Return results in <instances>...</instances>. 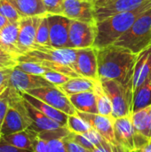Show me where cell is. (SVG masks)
I'll return each mask as SVG.
<instances>
[{
    "instance_id": "e575fe53",
    "label": "cell",
    "mask_w": 151,
    "mask_h": 152,
    "mask_svg": "<svg viewBox=\"0 0 151 152\" xmlns=\"http://www.w3.org/2000/svg\"><path fill=\"white\" fill-rule=\"evenodd\" d=\"M43 77L48 82H50L53 86H61L71 78L70 77L65 74H62L61 72H57L54 70H50V71L45 72L43 75Z\"/></svg>"
},
{
    "instance_id": "484cf974",
    "label": "cell",
    "mask_w": 151,
    "mask_h": 152,
    "mask_svg": "<svg viewBox=\"0 0 151 152\" xmlns=\"http://www.w3.org/2000/svg\"><path fill=\"white\" fill-rule=\"evenodd\" d=\"M150 106L140 110L132 114V121L135 133L142 134L150 140Z\"/></svg>"
},
{
    "instance_id": "9a60e30c",
    "label": "cell",
    "mask_w": 151,
    "mask_h": 152,
    "mask_svg": "<svg viewBox=\"0 0 151 152\" xmlns=\"http://www.w3.org/2000/svg\"><path fill=\"white\" fill-rule=\"evenodd\" d=\"M77 115L81 118H83L85 121H86L91 126L92 128L97 131L107 141L110 142L116 146H120L115 137L113 118L102 116L100 114L84 113V112H79V111H77Z\"/></svg>"
},
{
    "instance_id": "f907efd6",
    "label": "cell",
    "mask_w": 151,
    "mask_h": 152,
    "mask_svg": "<svg viewBox=\"0 0 151 152\" xmlns=\"http://www.w3.org/2000/svg\"><path fill=\"white\" fill-rule=\"evenodd\" d=\"M90 1H92V2H95V1H97V0H90Z\"/></svg>"
},
{
    "instance_id": "f546056e",
    "label": "cell",
    "mask_w": 151,
    "mask_h": 152,
    "mask_svg": "<svg viewBox=\"0 0 151 152\" xmlns=\"http://www.w3.org/2000/svg\"><path fill=\"white\" fill-rule=\"evenodd\" d=\"M36 45H42V46H51L50 29H49V21H48L47 14L43 15L41 18L36 31Z\"/></svg>"
},
{
    "instance_id": "74e56055",
    "label": "cell",
    "mask_w": 151,
    "mask_h": 152,
    "mask_svg": "<svg viewBox=\"0 0 151 152\" xmlns=\"http://www.w3.org/2000/svg\"><path fill=\"white\" fill-rule=\"evenodd\" d=\"M9 107V86H7L0 94V129L4 122Z\"/></svg>"
},
{
    "instance_id": "8d00e7d4",
    "label": "cell",
    "mask_w": 151,
    "mask_h": 152,
    "mask_svg": "<svg viewBox=\"0 0 151 152\" xmlns=\"http://www.w3.org/2000/svg\"><path fill=\"white\" fill-rule=\"evenodd\" d=\"M47 14L63 15V0H43Z\"/></svg>"
},
{
    "instance_id": "bcb514c9",
    "label": "cell",
    "mask_w": 151,
    "mask_h": 152,
    "mask_svg": "<svg viewBox=\"0 0 151 152\" xmlns=\"http://www.w3.org/2000/svg\"><path fill=\"white\" fill-rule=\"evenodd\" d=\"M150 134H151V105H150ZM151 140V138H150Z\"/></svg>"
},
{
    "instance_id": "d6986e66",
    "label": "cell",
    "mask_w": 151,
    "mask_h": 152,
    "mask_svg": "<svg viewBox=\"0 0 151 152\" xmlns=\"http://www.w3.org/2000/svg\"><path fill=\"white\" fill-rule=\"evenodd\" d=\"M18 37L19 21L10 22L6 27L0 30V46L19 57L24 53L18 43Z\"/></svg>"
},
{
    "instance_id": "5b68a950",
    "label": "cell",
    "mask_w": 151,
    "mask_h": 152,
    "mask_svg": "<svg viewBox=\"0 0 151 152\" xmlns=\"http://www.w3.org/2000/svg\"><path fill=\"white\" fill-rule=\"evenodd\" d=\"M102 88L110 99L113 111L112 118H117L133 114V90L125 87L117 81L111 79H100Z\"/></svg>"
},
{
    "instance_id": "7a4b0ae2",
    "label": "cell",
    "mask_w": 151,
    "mask_h": 152,
    "mask_svg": "<svg viewBox=\"0 0 151 152\" xmlns=\"http://www.w3.org/2000/svg\"><path fill=\"white\" fill-rule=\"evenodd\" d=\"M150 8L151 0H149L133 10L119 12L101 21H96L97 34L93 47L101 49L113 45L133 26L142 13Z\"/></svg>"
},
{
    "instance_id": "836d02e7",
    "label": "cell",
    "mask_w": 151,
    "mask_h": 152,
    "mask_svg": "<svg viewBox=\"0 0 151 152\" xmlns=\"http://www.w3.org/2000/svg\"><path fill=\"white\" fill-rule=\"evenodd\" d=\"M19 63L18 56L0 46V69H13Z\"/></svg>"
},
{
    "instance_id": "52a82bcc",
    "label": "cell",
    "mask_w": 151,
    "mask_h": 152,
    "mask_svg": "<svg viewBox=\"0 0 151 152\" xmlns=\"http://www.w3.org/2000/svg\"><path fill=\"white\" fill-rule=\"evenodd\" d=\"M26 93L43 101L44 102L49 104L56 110L66 113L69 116L77 114V111L72 105L69 97L58 86H44L36 89H32Z\"/></svg>"
},
{
    "instance_id": "6da1fadb",
    "label": "cell",
    "mask_w": 151,
    "mask_h": 152,
    "mask_svg": "<svg viewBox=\"0 0 151 152\" xmlns=\"http://www.w3.org/2000/svg\"><path fill=\"white\" fill-rule=\"evenodd\" d=\"M136 58L137 54L116 45L97 49L99 78L115 80L133 88Z\"/></svg>"
},
{
    "instance_id": "5bb4252c",
    "label": "cell",
    "mask_w": 151,
    "mask_h": 152,
    "mask_svg": "<svg viewBox=\"0 0 151 152\" xmlns=\"http://www.w3.org/2000/svg\"><path fill=\"white\" fill-rule=\"evenodd\" d=\"M113 126L115 137L119 145L126 152H134L135 131L132 121V115L114 118Z\"/></svg>"
},
{
    "instance_id": "83f0119b",
    "label": "cell",
    "mask_w": 151,
    "mask_h": 152,
    "mask_svg": "<svg viewBox=\"0 0 151 152\" xmlns=\"http://www.w3.org/2000/svg\"><path fill=\"white\" fill-rule=\"evenodd\" d=\"M86 136L95 146L96 149L101 152H126L123 147L116 146L110 142L107 141L104 137H102L97 131L91 127V129L84 134Z\"/></svg>"
},
{
    "instance_id": "8992f818",
    "label": "cell",
    "mask_w": 151,
    "mask_h": 152,
    "mask_svg": "<svg viewBox=\"0 0 151 152\" xmlns=\"http://www.w3.org/2000/svg\"><path fill=\"white\" fill-rule=\"evenodd\" d=\"M76 57L77 49L74 48H53L52 46H42L36 45L32 50L20 55L18 57V61L19 62L46 61L69 66L74 69Z\"/></svg>"
},
{
    "instance_id": "60d3db41",
    "label": "cell",
    "mask_w": 151,
    "mask_h": 152,
    "mask_svg": "<svg viewBox=\"0 0 151 152\" xmlns=\"http://www.w3.org/2000/svg\"><path fill=\"white\" fill-rule=\"evenodd\" d=\"M12 69H0V89L4 86H8L9 78L11 77Z\"/></svg>"
},
{
    "instance_id": "1f68e13d",
    "label": "cell",
    "mask_w": 151,
    "mask_h": 152,
    "mask_svg": "<svg viewBox=\"0 0 151 152\" xmlns=\"http://www.w3.org/2000/svg\"><path fill=\"white\" fill-rule=\"evenodd\" d=\"M24 72L29 73V74H33V75H38V76H43L45 72L50 71L51 69H49L46 67L42 66L39 63L36 62H33V61H22V62H19L18 65L15 67Z\"/></svg>"
},
{
    "instance_id": "ac0fdd59",
    "label": "cell",
    "mask_w": 151,
    "mask_h": 152,
    "mask_svg": "<svg viewBox=\"0 0 151 152\" xmlns=\"http://www.w3.org/2000/svg\"><path fill=\"white\" fill-rule=\"evenodd\" d=\"M149 0H117L108 5L95 9V20L101 21L114 14L133 10Z\"/></svg>"
},
{
    "instance_id": "3957f363",
    "label": "cell",
    "mask_w": 151,
    "mask_h": 152,
    "mask_svg": "<svg viewBox=\"0 0 151 152\" xmlns=\"http://www.w3.org/2000/svg\"><path fill=\"white\" fill-rule=\"evenodd\" d=\"M113 45L138 54L151 45V8L142 13L133 26Z\"/></svg>"
},
{
    "instance_id": "e0dca14e",
    "label": "cell",
    "mask_w": 151,
    "mask_h": 152,
    "mask_svg": "<svg viewBox=\"0 0 151 152\" xmlns=\"http://www.w3.org/2000/svg\"><path fill=\"white\" fill-rule=\"evenodd\" d=\"M24 101H25V106L28 110V117H29L30 122H31L29 129H31L36 133H42V132L51 131V130L58 129L60 127H63L61 124H59L58 122L48 118L44 113H42L40 110L36 109L29 102H28L25 99H24Z\"/></svg>"
},
{
    "instance_id": "b9f144b4",
    "label": "cell",
    "mask_w": 151,
    "mask_h": 152,
    "mask_svg": "<svg viewBox=\"0 0 151 152\" xmlns=\"http://www.w3.org/2000/svg\"><path fill=\"white\" fill-rule=\"evenodd\" d=\"M66 144H67V148H68L69 152H92L81 147L80 145L75 143L74 142L69 140L68 137H66Z\"/></svg>"
},
{
    "instance_id": "603a6c76",
    "label": "cell",
    "mask_w": 151,
    "mask_h": 152,
    "mask_svg": "<svg viewBox=\"0 0 151 152\" xmlns=\"http://www.w3.org/2000/svg\"><path fill=\"white\" fill-rule=\"evenodd\" d=\"M13 4L21 18L47 14L43 0H8Z\"/></svg>"
},
{
    "instance_id": "c3c4849f",
    "label": "cell",
    "mask_w": 151,
    "mask_h": 152,
    "mask_svg": "<svg viewBox=\"0 0 151 152\" xmlns=\"http://www.w3.org/2000/svg\"><path fill=\"white\" fill-rule=\"evenodd\" d=\"M93 152H101V151H99L98 149H95V150H94Z\"/></svg>"
},
{
    "instance_id": "ee69618b",
    "label": "cell",
    "mask_w": 151,
    "mask_h": 152,
    "mask_svg": "<svg viewBox=\"0 0 151 152\" xmlns=\"http://www.w3.org/2000/svg\"><path fill=\"white\" fill-rule=\"evenodd\" d=\"M9 23H10L9 20H8L6 17H4V16H3L2 14H0V30H2V29H3L4 27H6Z\"/></svg>"
},
{
    "instance_id": "cb8c5ba5",
    "label": "cell",
    "mask_w": 151,
    "mask_h": 152,
    "mask_svg": "<svg viewBox=\"0 0 151 152\" xmlns=\"http://www.w3.org/2000/svg\"><path fill=\"white\" fill-rule=\"evenodd\" d=\"M97 81L98 80H93L84 77H71L68 82L58 87L68 96H70L84 92L94 91Z\"/></svg>"
},
{
    "instance_id": "4dcf8cb0",
    "label": "cell",
    "mask_w": 151,
    "mask_h": 152,
    "mask_svg": "<svg viewBox=\"0 0 151 152\" xmlns=\"http://www.w3.org/2000/svg\"><path fill=\"white\" fill-rule=\"evenodd\" d=\"M66 127L70 133L79 134H85L91 129V126L83 118H81L77 114L69 116Z\"/></svg>"
},
{
    "instance_id": "4316f807",
    "label": "cell",
    "mask_w": 151,
    "mask_h": 152,
    "mask_svg": "<svg viewBox=\"0 0 151 152\" xmlns=\"http://www.w3.org/2000/svg\"><path fill=\"white\" fill-rule=\"evenodd\" d=\"M151 105V75L133 93V113Z\"/></svg>"
},
{
    "instance_id": "30bf717a",
    "label": "cell",
    "mask_w": 151,
    "mask_h": 152,
    "mask_svg": "<svg viewBox=\"0 0 151 152\" xmlns=\"http://www.w3.org/2000/svg\"><path fill=\"white\" fill-rule=\"evenodd\" d=\"M47 17L51 46L53 48H68L71 20L60 14H47Z\"/></svg>"
},
{
    "instance_id": "44dd1931",
    "label": "cell",
    "mask_w": 151,
    "mask_h": 152,
    "mask_svg": "<svg viewBox=\"0 0 151 152\" xmlns=\"http://www.w3.org/2000/svg\"><path fill=\"white\" fill-rule=\"evenodd\" d=\"M21 95L28 102H29L32 106H34L36 109L40 110L45 116H47L48 118H52L53 120L58 122L62 126H66L69 115H67L66 113H64L61 110H56L55 108L50 106L49 104L44 102L43 101L37 99L36 97L30 95L28 93H21Z\"/></svg>"
},
{
    "instance_id": "7402d4cb",
    "label": "cell",
    "mask_w": 151,
    "mask_h": 152,
    "mask_svg": "<svg viewBox=\"0 0 151 152\" xmlns=\"http://www.w3.org/2000/svg\"><path fill=\"white\" fill-rule=\"evenodd\" d=\"M77 111L91 114H98L97 98L94 91L84 92L69 96Z\"/></svg>"
},
{
    "instance_id": "f35d334b",
    "label": "cell",
    "mask_w": 151,
    "mask_h": 152,
    "mask_svg": "<svg viewBox=\"0 0 151 152\" xmlns=\"http://www.w3.org/2000/svg\"><path fill=\"white\" fill-rule=\"evenodd\" d=\"M33 152H48L47 142L38 134H36L33 142Z\"/></svg>"
},
{
    "instance_id": "681fc988",
    "label": "cell",
    "mask_w": 151,
    "mask_h": 152,
    "mask_svg": "<svg viewBox=\"0 0 151 152\" xmlns=\"http://www.w3.org/2000/svg\"><path fill=\"white\" fill-rule=\"evenodd\" d=\"M1 138H2V135H1V133H0V141H1Z\"/></svg>"
},
{
    "instance_id": "277c9868",
    "label": "cell",
    "mask_w": 151,
    "mask_h": 152,
    "mask_svg": "<svg viewBox=\"0 0 151 152\" xmlns=\"http://www.w3.org/2000/svg\"><path fill=\"white\" fill-rule=\"evenodd\" d=\"M30 118L21 93L9 87V107L2 124V136L12 134L29 128Z\"/></svg>"
},
{
    "instance_id": "9c48e42d",
    "label": "cell",
    "mask_w": 151,
    "mask_h": 152,
    "mask_svg": "<svg viewBox=\"0 0 151 152\" xmlns=\"http://www.w3.org/2000/svg\"><path fill=\"white\" fill-rule=\"evenodd\" d=\"M74 69L80 77L93 80H100L98 74L97 49L93 46L77 49Z\"/></svg>"
},
{
    "instance_id": "8fae6325",
    "label": "cell",
    "mask_w": 151,
    "mask_h": 152,
    "mask_svg": "<svg viewBox=\"0 0 151 152\" xmlns=\"http://www.w3.org/2000/svg\"><path fill=\"white\" fill-rule=\"evenodd\" d=\"M63 15L71 20L96 22L94 4L90 0H63Z\"/></svg>"
},
{
    "instance_id": "7c38bea8",
    "label": "cell",
    "mask_w": 151,
    "mask_h": 152,
    "mask_svg": "<svg viewBox=\"0 0 151 152\" xmlns=\"http://www.w3.org/2000/svg\"><path fill=\"white\" fill-rule=\"evenodd\" d=\"M53 86L43 76L33 75L13 68L9 78L8 86L20 93H26L32 89Z\"/></svg>"
},
{
    "instance_id": "816d5d0a",
    "label": "cell",
    "mask_w": 151,
    "mask_h": 152,
    "mask_svg": "<svg viewBox=\"0 0 151 152\" xmlns=\"http://www.w3.org/2000/svg\"></svg>"
},
{
    "instance_id": "f6af8a7d",
    "label": "cell",
    "mask_w": 151,
    "mask_h": 152,
    "mask_svg": "<svg viewBox=\"0 0 151 152\" xmlns=\"http://www.w3.org/2000/svg\"><path fill=\"white\" fill-rule=\"evenodd\" d=\"M134 152H151V140L148 143H146L143 147L136 150Z\"/></svg>"
},
{
    "instance_id": "d4e9b609",
    "label": "cell",
    "mask_w": 151,
    "mask_h": 152,
    "mask_svg": "<svg viewBox=\"0 0 151 152\" xmlns=\"http://www.w3.org/2000/svg\"><path fill=\"white\" fill-rule=\"evenodd\" d=\"M37 134L38 133L28 128L20 132L2 136V138L6 142L18 149L33 151V142Z\"/></svg>"
},
{
    "instance_id": "2e32d148",
    "label": "cell",
    "mask_w": 151,
    "mask_h": 152,
    "mask_svg": "<svg viewBox=\"0 0 151 152\" xmlns=\"http://www.w3.org/2000/svg\"><path fill=\"white\" fill-rule=\"evenodd\" d=\"M151 75V45L137 54L133 77V93Z\"/></svg>"
},
{
    "instance_id": "7dc6e473",
    "label": "cell",
    "mask_w": 151,
    "mask_h": 152,
    "mask_svg": "<svg viewBox=\"0 0 151 152\" xmlns=\"http://www.w3.org/2000/svg\"><path fill=\"white\" fill-rule=\"evenodd\" d=\"M6 87H7V86H4V87H2V88L0 89V94H1L2 93H3V91H4V89L6 88Z\"/></svg>"
},
{
    "instance_id": "4fadbf2b",
    "label": "cell",
    "mask_w": 151,
    "mask_h": 152,
    "mask_svg": "<svg viewBox=\"0 0 151 152\" xmlns=\"http://www.w3.org/2000/svg\"><path fill=\"white\" fill-rule=\"evenodd\" d=\"M42 16L43 15L35 17H24L20 18L19 20L18 43L24 53L32 50L36 45V31Z\"/></svg>"
},
{
    "instance_id": "ab89813d",
    "label": "cell",
    "mask_w": 151,
    "mask_h": 152,
    "mask_svg": "<svg viewBox=\"0 0 151 152\" xmlns=\"http://www.w3.org/2000/svg\"><path fill=\"white\" fill-rule=\"evenodd\" d=\"M0 152H33L30 151H27V150H21V149H18L11 144H9L8 142H6L3 138H1L0 141Z\"/></svg>"
},
{
    "instance_id": "d6a6232c",
    "label": "cell",
    "mask_w": 151,
    "mask_h": 152,
    "mask_svg": "<svg viewBox=\"0 0 151 152\" xmlns=\"http://www.w3.org/2000/svg\"><path fill=\"white\" fill-rule=\"evenodd\" d=\"M0 14L6 17L10 22L19 21L21 18L16 8L8 0H0Z\"/></svg>"
},
{
    "instance_id": "7bdbcfd3",
    "label": "cell",
    "mask_w": 151,
    "mask_h": 152,
    "mask_svg": "<svg viewBox=\"0 0 151 152\" xmlns=\"http://www.w3.org/2000/svg\"><path fill=\"white\" fill-rule=\"evenodd\" d=\"M117 0H97L95 2H93L94 4V7L95 9L97 8H100V7H102V6H105V5H108L109 4H112L114 2H116Z\"/></svg>"
},
{
    "instance_id": "d590c367",
    "label": "cell",
    "mask_w": 151,
    "mask_h": 152,
    "mask_svg": "<svg viewBox=\"0 0 151 152\" xmlns=\"http://www.w3.org/2000/svg\"><path fill=\"white\" fill-rule=\"evenodd\" d=\"M68 139L74 142L75 143L80 145L81 147L90 151H93L96 148L93 145V143L84 134H74V133H69L68 134Z\"/></svg>"
},
{
    "instance_id": "ffe728a7",
    "label": "cell",
    "mask_w": 151,
    "mask_h": 152,
    "mask_svg": "<svg viewBox=\"0 0 151 152\" xmlns=\"http://www.w3.org/2000/svg\"><path fill=\"white\" fill-rule=\"evenodd\" d=\"M69 133V129L63 126L58 129L38 133V134L47 142L48 152H69L66 144V137Z\"/></svg>"
},
{
    "instance_id": "f1b7e54d",
    "label": "cell",
    "mask_w": 151,
    "mask_h": 152,
    "mask_svg": "<svg viewBox=\"0 0 151 152\" xmlns=\"http://www.w3.org/2000/svg\"><path fill=\"white\" fill-rule=\"evenodd\" d=\"M94 92L96 94L97 98V109H98V114L106 116V117H110L112 118V104L110 102V99L109 96L106 94L104 92L101 80H98L94 88Z\"/></svg>"
},
{
    "instance_id": "ba28073f",
    "label": "cell",
    "mask_w": 151,
    "mask_h": 152,
    "mask_svg": "<svg viewBox=\"0 0 151 152\" xmlns=\"http://www.w3.org/2000/svg\"><path fill=\"white\" fill-rule=\"evenodd\" d=\"M96 34V22L71 20L68 48L82 49L92 47L94 45Z\"/></svg>"
}]
</instances>
